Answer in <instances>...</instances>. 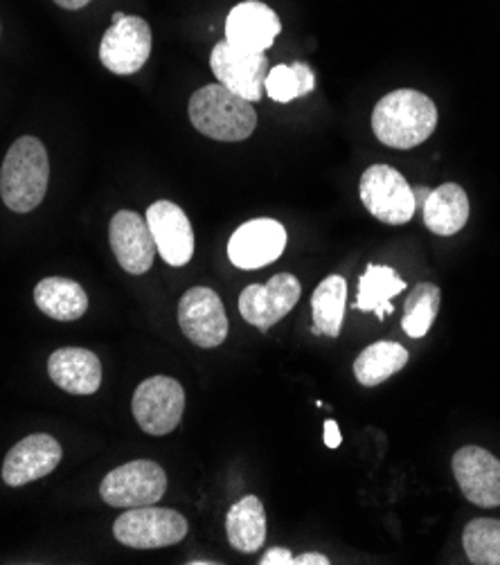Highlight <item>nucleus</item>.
Returning <instances> with one entry per match:
<instances>
[{
    "mask_svg": "<svg viewBox=\"0 0 500 565\" xmlns=\"http://www.w3.org/2000/svg\"><path fill=\"white\" fill-rule=\"evenodd\" d=\"M280 32V17L259 0L240 3L226 21V41L244 52H266Z\"/></svg>",
    "mask_w": 500,
    "mask_h": 565,
    "instance_id": "f3484780",
    "label": "nucleus"
},
{
    "mask_svg": "<svg viewBox=\"0 0 500 565\" xmlns=\"http://www.w3.org/2000/svg\"><path fill=\"white\" fill-rule=\"evenodd\" d=\"M331 561L325 556V554H318V552H305L300 556H294V563L291 565H329Z\"/></svg>",
    "mask_w": 500,
    "mask_h": 565,
    "instance_id": "c756f323",
    "label": "nucleus"
},
{
    "mask_svg": "<svg viewBox=\"0 0 500 565\" xmlns=\"http://www.w3.org/2000/svg\"><path fill=\"white\" fill-rule=\"evenodd\" d=\"M50 181V160L43 142L32 136L19 138L0 169V196L17 212L28 214L41 205Z\"/></svg>",
    "mask_w": 500,
    "mask_h": 565,
    "instance_id": "7ed1b4c3",
    "label": "nucleus"
},
{
    "mask_svg": "<svg viewBox=\"0 0 500 565\" xmlns=\"http://www.w3.org/2000/svg\"><path fill=\"white\" fill-rule=\"evenodd\" d=\"M435 127V102L413 88L387 93L372 110V131L376 140L393 149L419 147L433 136Z\"/></svg>",
    "mask_w": 500,
    "mask_h": 565,
    "instance_id": "f257e3e1",
    "label": "nucleus"
},
{
    "mask_svg": "<svg viewBox=\"0 0 500 565\" xmlns=\"http://www.w3.org/2000/svg\"><path fill=\"white\" fill-rule=\"evenodd\" d=\"M465 552L476 565H500V521L476 519L462 534Z\"/></svg>",
    "mask_w": 500,
    "mask_h": 565,
    "instance_id": "bb28decb",
    "label": "nucleus"
},
{
    "mask_svg": "<svg viewBox=\"0 0 500 565\" xmlns=\"http://www.w3.org/2000/svg\"><path fill=\"white\" fill-rule=\"evenodd\" d=\"M151 28L140 17H123L110 25L99 43V62L114 75H136L149 62Z\"/></svg>",
    "mask_w": 500,
    "mask_h": 565,
    "instance_id": "6e6552de",
    "label": "nucleus"
},
{
    "mask_svg": "<svg viewBox=\"0 0 500 565\" xmlns=\"http://www.w3.org/2000/svg\"><path fill=\"white\" fill-rule=\"evenodd\" d=\"M131 411L147 435H170L185 413V390L177 379L149 376L136 387Z\"/></svg>",
    "mask_w": 500,
    "mask_h": 565,
    "instance_id": "423d86ee",
    "label": "nucleus"
},
{
    "mask_svg": "<svg viewBox=\"0 0 500 565\" xmlns=\"http://www.w3.org/2000/svg\"><path fill=\"white\" fill-rule=\"evenodd\" d=\"M210 68L221 86L253 104L266 93L268 60L264 52H244L233 47L228 41H219L210 54Z\"/></svg>",
    "mask_w": 500,
    "mask_h": 565,
    "instance_id": "1a4fd4ad",
    "label": "nucleus"
},
{
    "mask_svg": "<svg viewBox=\"0 0 500 565\" xmlns=\"http://www.w3.org/2000/svg\"><path fill=\"white\" fill-rule=\"evenodd\" d=\"M118 543L134 550H158L181 543L188 536V521L177 510L162 507H134L114 525Z\"/></svg>",
    "mask_w": 500,
    "mask_h": 565,
    "instance_id": "39448f33",
    "label": "nucleus"
},
{
    "mask_svg": "<svg viewBox=\"0 0 500 565\" xmlns=\"http://www.w3.org/2000/svg\"><path fill=\"white\" fill-rule=\"evenodd\" d=\"M313 88H316V75L302 62H296L291 66L280 64V66L270 68L268 77H266V86H264L268 97L273 102H280V104H289L298 97H305Z\"/></svg>",
    "mask_w": 500,
    "mask_h": 565,
    "instance_id": "a878e982",
    "label": "nucleus"
},
{
    "mask_svg": "<svg viewBox=\"0 0 500 565\" xmlns=\"http://www.w3.org/2000/svg\"><path fill=\"white\" fill-rule=\"evenodd\" d=\"M454 476L465 498L478 507H500V462L480 446H465L454 456Z\"/></svg>",
    "mask_w": 500,
    "mask_h": 565,
    "instance_id": "dca6fc26",
    "label": "nucleus"
},
{
    "mask_svg": "<svg viewBox=\"0 0 500 565\" xmlns=\"http://www.w3.org/2000/svg\"><path fill=\"white\" fill-rule=\"evenodd\" d=\"M62 444L52 435L36 433L21 439L10 448V454L3 462V480L6 484L19 489L34 480L50 476L62 462Z\"/></svg>",
    "mask_w": 500,
    "mask_h": 565,
    "instance_id": "4468645a",
    "label": "nucleus"
},
{
    "mask_svg": "<svg viewBox=\"0 0 500 565\" xmlns=\"http://www.w3.org/2000/svg\"><path fill=\"white\" fill-rule=\"evenodd\" d=\"M226 534L231 545L244 554H253L266 543V512L257 495H246L231 507Z\"/></svg>",
    "mask_w": 500,
    "mask_h": 565,
    "instance_id": "4be33fe9",
    "label": "nucleus"
},
{
    "mask_svg": "<svg viewBox=\"0 0 500 565\" xmlns=\"http://www.w3.org/2000/svg\"><path fill=\"white\" fill-rule=\"evenodd\" d=\"M54 3H57L60 8H64V10H71V12H75V10H82V8H86L91 0H54Z\"/></svg>",
    "mask_w": 500,
    "mask_h": 565,
    "instance_id": "7c9ffc66",
    "label": "nucleus"
},
{
    "mask_svg": "<svg viewBox=\"0 0 500 565\" xmlns=\"http://www.w3.org/2000/svg\"><path fill=\"white\" fill-rule=\"evenodd\" d=\"M34 305L52 320L75 322L88 311V294L71 277H45L34 287Z\"/></svg>",
    "mask_w": 500,
    "mask_h": 565,
    "instance_id": "aec40b11",
    "label": "nucleus"
},
{
    "mask_svg": "<svg viewBox=\"0 0 500 565\" xmlns=\"http://www.w3.org/2000/svg\"><path fill=\"white\" fill-rule=\"evenodd\" d=\"M145 218L160 257L170 266H185L194 255V231L188 214L172 201H156Z\"/></svg>",
    "mask_w": 500,
    "mask_h": 565,
    "instance_id": "ddd939ff",
    "label": "nucleus"
},
{
    "mask_svg": "<svg viewBox=\"0 0 500 565\" xmlns=\"http://www.w3.org/2000/svg\"><path fill=\"white\" fill-rule=\"evenodd\" d=\"M123 17H125V14H123V12H116V14H114V17H110V19H114V23H116V21H120V19H123Z\"/></svg>",
    "mask_w": 500,
    "mask_h": 565,
    "instance_id": "473e14b6",
    "label": "nucleus"
},
{
    "mask_svg": "<svg viewBox=\"0 0 500 565\" xmlns=\"http://www.w3.org/2000/svg\"><path fill=\"white\" fill-rule=\"evenodd\" d=\"M341 444H343V435H341L339 424L333 419H327L325 422V446L327 448H339Z\"/></svg>",
    "mask_w": 500,
    "mask_h": 565,
    "instance_id": "c85d7f7f",
    "label": "nucleus"
},
{
    "mask_svg": "<svg viewBox=\"0 0 500 565\" xmlns=\"http://www.w3.org/2000/svg\"><path fill=\"white\" fill-rule=\"evenodd\" d=\"M345 298H348V281L341 275H329L316 287L311 296L313 311V335L339 338L343 320H345Z\"/></svg>",
    "mask_w": 500,
    "mask_h": 565,
    "instance_id": "5701e85b",
    "label": "nucleus"
},
{
    "mask_svg": "<svg viewBox=\"0 0 500 565\" xmlns=\"http://www.w3.org/2000/svg\"><path fill=\"white\" fill-rule=\"evenodd\" d=\"M302 294L300 279L291 273H277L266 285H251L240 296V313L253 327L266 331L280 322L298 305Z\"/></svg>",
    "mask_w": 500,
    "mask_h": 565,
    "instance_id": "9d476101",
    "label": "nucleus"
},
{
    "mask_svg": "<svg viewBox=\"0 0 500 565\" xmlns=\"http://www.w3.org/2000/svg\"><path fill=\"white\" fill-rule=\"evenodd\" d=\"M192 127L219 142H242L253 136L257 127V113L253 102L240 97L226 86L208 84L190 97Z\"/></svg>",
    "mask_w": 500,
    "mask_h": 565,
    "instance_id": "f03ea898",
    "label": "nucleus"
},
{
    "mask_svg": "<svg viewBox=\"0 0 500 565\" xmlns=\"http://www.w3.org/2000/svg\"><path fill=\"white\" fill-rule=\"evenodd\" d=\"M167 491V476L160 465L151 460H134L127 462L102 480L99 495L108 507H134L158 504Z\"/></svg>",
    "mask_w": 500,
    "mask_h": 565,
    "instance_id": "0eeeda50",
    "label": "nucleus"
},
{
    "mask_svg": "<svg viewBox=\"0 0 500 565\" xmlns=\"http://www.w3.org/2000/svg\"><path fill=\"white\" fill-rule=\"evenodd\" d=\"M408 285L397 275L391 266H376L368 264L365 273L359 279V298L354 309L357 311H374L379 320L391 316L393 298H397L402 291H406Z\"/></svg>",
    "mask_w": 500,
    "mask_h": 565,
    "instance_id": "412c9836",
    "label": "nucleus"
},
{
    "mask_svg": "<svg viewBox=\"0 0 500 565\" xmlns=\"http://www.w3.org/2000/svg\"><path fill=\"white\" fill-rule=\"evenodd\" d=\"M359 196L365 210L387 225L408 223L417 207L413 188L391 164L368 167L359 183Z\"/></svg>",
    "mask_w": 500,
    "mask_h": 565,
    "instance_id": "20e7f679",
    "label": "nucleus"
},
{
    "mask_svg": "<svg viewBox=\"0 0 500 565\" xmlns=\"http://www.w3.org/2000/svg\"><path fill=\"white\" fill-rule=\"evenodd\" d=\"M287 248V231L275 218H253L233 233L228 257L242 270L264 268L280 259Z\"/></svg>",
    "mask_w": 500,
    "mask_h": 565,
    "instance_id": "f8f14e48",
    "label": "nucleus"
},
{
    "mask_svg": "<svg viewBox=\"0 0 500 565\" xmlns=\"http://www.w3.org/2000/svg\"><path fill=\"white\" fill-rule=\"evenodd\" d=\"M413 192H415V205H422V207H424V203H426V199H428L430 190L422 188V190H413Z\"/></svg>",
    "mask_w": 500,
    "mask_h": 565,
    "instance_id": "2f4dec72",
    "label": "nucleus"
},
{
    "mask_svg": "<svg viewBox=\"0 0 500 565\" xmlns=\"http://www.w3.org/2000/svg\"><path fill=\"white\" fill-rule=\"evenodd\" d=\"M408 363V352L400 343H374L365 348L354 361V376L365 387H376L383 381L402 372Z\"/></svg>",
    "mask_w": 500,
    "mask_h": 565,
    "instance_id": "b1692460",
    "label": "nucleus"
},
{
    "mask_svg": "<svg viewBox=\"0 0 500 565\" xmlns=\"http://www.w3.org/2000/svg\"><path fill=\"white\" fill-rule=\"evenodd\" d=\"M108 242L125 273L142 275L153 266L158 253L156 242L151 237L147 218H142L138 212L120 210L110 218Z\"/></svg>",
    "mask_w": 500,
    "mask_h": 565,
    "instance_id": "2eb2a0df",
    "label": "nucleus"
},
{
    "mask_svg": "<svg viewBox=\"0 0 500 565\" xmlns=\"http://www.w3.org/2000/svg\"><path fill=\"white\" fill-rule=\"evenodd\" d=\"M47 374L52 383L68 394L88 397L102 385V363L91 350L62 348L47 361Z\"/></svg>",
    "mask_w": 500,
    "mask_h": 565,
    "instance_id": "a211bd4d",
    "label": "nucleus"
},
{
    "mask_svg": "<svg viewBox=\"0 0 500 565\" xmlns=\"http://www.w3.org/2000/svg\"><path fill=\"white\" fill-rule=\"evenodd\" d=\"M469 210L467 192L458 183H444L428 194L424 203V223L433 235L451 237L467 225Z\"/></svg>",
    "mask_w": 500,
    "mask_h": 565,
    "instance_id": "6ab92c4d",
    "label": "nucleus"
},
{
    "mask_svg": "<svg viewBox=\"0 0 500 565\" xmlns=\"http://www.w3.org/2000/svg\"><path fill=\"white\" fill-rule=\"evenodd\" d=\"M259 563L262 565H291L294 563V554L289 550H285V547H273V550H268L262 556Z\"/></svg>",
    "mask_w": 500,
    "mask_h": 565,
    "instance_id": "cd10ccee",
    "label": "nucleus"
},
{
    "mask_svg": "<svg viewBox=\"0 0 500 565\" xmlns=\"http://www.w3.org/2000/svg\"><path fill=\"white\" fill-rule=\"evenodd\" d=\"M442 305V291L439 287L430 285V281H419V285L411 291L404 305V320L402 327L411 338H424L439 311Z\"/></svg>",
    "mask_w": 500,
    "mask_h": 565,
    "instance_id": "393cba45",
    "label": "nucleus"
},
{
    "mask_svg": "<svg viewBox=\"0 0 500 565\" xmlns=\"http://www.w3.org/2000/svg\"><path fill=\"white\" fill-rule=\"evenodd\" d=\"M179 324L188 341L203 350H212L224 343L231 327L224 302L208 287L185 291L179 302Z\"/></svg>",
    "mask_w": 500,
    "mask_h": 565,
    "instance_id": "9b49d317",
    "label": "nucleus"
}]
</instances>
